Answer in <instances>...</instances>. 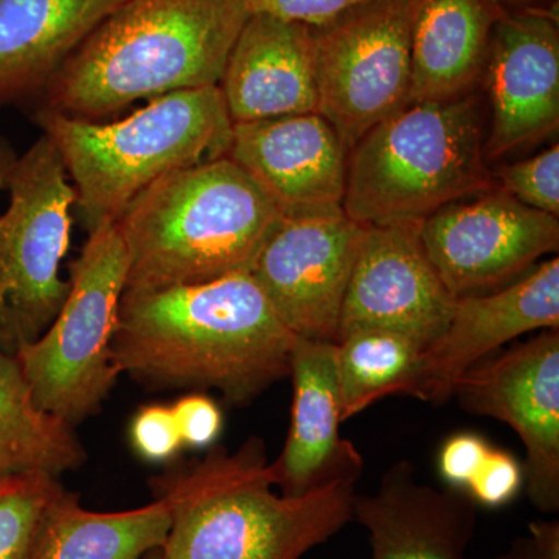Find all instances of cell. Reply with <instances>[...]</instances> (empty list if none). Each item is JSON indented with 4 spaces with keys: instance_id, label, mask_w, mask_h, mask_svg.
<instances>
[{
    "instance_id": "1",
    "label": "cell",
    "mask_w": 559,
    "mask_h": 559,
    "mask_svg": "<svg viewBox=\"0 0 559 559\" xmlns=\"http://www.w3.org/2000/svg\"><path fill=\"white\" fill-rule=\"evenodd\" d=\"M294 336L250 272L198 285L124 290L112 355L153 390L215 389L246 406L289 377Z\"/></svg>"
},
{
    "instance_id": "2",
    "label": "cell",
    "mask_w": 559,
    "mask_h": 559,
    "mask_svg": "<svg viewBox=\"0 0 559 559\" xmlns=\"http://www.w3.org/2000/svg\"><path fill=\"white\" fill-rule=\"evenodd\" d=\"M356 477L304 496L277 495L266 444L210 448L150 480L170 510L162 559H301L353 521Z\"/></svg>"
},
{
    "instance_id": "3",
    "label": "cell",
    "mask_w": 559,
    "mask_h": 559,
    "mask_svg": "<svg viewBox=\"0 0 559 559\" xmlns=\"http://www.w3.org/2000/svg\"><path fill=\"white\" fill-rule=\"evenodd\" d=\"M249 16L242 0H127L55 73L43 109L94 121L142 98L219 86Z\"/></svg>"
},
{
    "instance_id": "4",
    "label": "cell",
    "mask_w": 559,
    "mask_h": 559,
    "mask_svg": "<svg viewBox=\"0 0 559 559\" xmlns=\"http://www.w3.org/2000/svg\"><path fill=\"white\" fill-rule=\"evenodd\" d=\"M283 213L230 157L165 176L117 218L127 289L198 285L252 271Z\"/></svg>"
},
{
    "instance_id": "5",
    "label": "cell",
    "mask_w": 559,
    "mask_h": 559,
    "mask_svg": "<svg viewBox=\"0 0 559 559\" xmlns=\"http://www.w3.org/2000/svg\"><path fill=\"white\" fill-rule=\"evenodd\" d=\"M36 121L60 154L90 230L117 221L165 176L227 156L234 130L219 86L162 95L110 124L46 109Z\"/></svg>"
},
{
    "instance_id": "6",
    "label": "cell",
    "mask_w": 559,
    "mask_h": 559,
    "mask_svg": "<svg viewBox=\"0 0 559 559\" xmlns=\"http://www.w3.org/2000/svg\"><path fill=\"white\" fill-rule=\"evenodd\" d=\"M495 187L476 97L411 103L349 151L344 212L360 226L421 223Z\"/></svg>"
},
{
    "instance_id": "7",
    "label": "cell",
    "mask_w": 559,
    "mask_h": 559,
    "mask_svg": "<svg viewBox=\"0 0 559 559\" xmlns=\"http://www.w3.org/2000/svg\"><path fill=\"white\" fill-rule=\"evenodd\" d=\"M127 274L116 221H103L70 264L69 293L57 318L14 355L40 409L72 428L97 414L119 381L112 341Z\"/></svg>"
},
{
    "instance_id": "8",
    "label": "cell",
    "mask_w": 559,
    "mask_h": 559,
    "mask_svg": "<svg viewBox=\"0 0 559 559\" xmlns=\"http://www.w3.org/2000/svg\"><path fill=\"white\" fill-rule=\"evenodd\" d=\"M0 215V345L10 355L38 340L69 293L61 261L70 242L75 189L60 154L43 138L17 157Z\"/></svg>"
},
{
    "instance_id": "9",
    "label": "cell",
    "mask_w": 559,
    "mask_h": 559,
    "mask_svg": "<svg viewBox=\"0 0 559 559\" xmlns=\"http://www.w3.org/2000/svg\"><path fill=\"white\" fill-rule=\"evenodd\" d=\"M414 0H377L316 32L318 112L352 151L411 103Z\"/></svg>"
},
{
    "instance_id": "10",
    "label": "cell",
    "mask_w": 559,
    "mask_h": 559,
    "mask_svg": "<svg viewBox=\"0 0 559 559\" xmlns=\"http://www.w3.org/2000/svg\"><path fill=\"white\" fill-rule=\"evenodd\" d=\"M419 237L441 282L459 299L499 289L557 252L559 219L496 186L437 210L419 223Z\"/></svg>"
},
{
    "instance_id": "11",
    "label": "cell",
    "mask_w": 559,
    "mask_h": 559,
    "mask_svg": "<svg viewBox=\"0 0 559 559\" xmlns=\"http://www.w3.org/2000/svg\"><path fill=\"white\" fill-rule=\"evenodd\" d=\"M477 417L499 419L520 436L524 484L540 513L559 510V329L480 360L463 374L454 396Z\"/></svg>"
},
{
    "instance_id": "12",
    "label": "cell",
    "mask_w": 559,
    "mask_h": 559,
    "mask_svg": "<svg viewBox=\"0 0 559 559\" xmlns=\"http://www.w3.org/2000/svg\"><path fill=\"white\" fill-rule=\"evenodd\" d=\"M364 229L340 210L283 216L272 231L250 274L294 336L337 341Z\"/></svg>"
},
{
    "instance_id": "13",
    "label": "cell",
    "mask_w": 559,
    "mask_h": 559,
    "mask_svg": "<svg viewBox=\"0 0 559 559\" xmlns=\"http://www.w3.org/2000/svg\"><path fill=\"white\" fill-rule=\"evenodd\" d=\"M454 304L423 248L419 223L366 226L337 340L353 330L381 329L407 334L426 347L447 329Z\"/></svg>"
},
{
    "instance_id": "14",
    "label": "cell",
    "mask_w": 559,
    "mask_h": 559,
    "mask_svg": "<svg viewBox=\"0 0 559 559\" xmlns=\"http://www.w3.org/2000/svg\"><path fill=\"white\" fill-rule=\"evenodd\" d=\"M559 329L558 257L506 288L455 299L450 322L426 345L403 395L430 404L454 396L466 371L533 331Z\"/></svg>"
},
{
    "instance_id": "15",
    "label": "cell",
    "mask_w": 559,
    "mask_h": 559,
    "mask_svg": "<svg viewBox=\"0 0 559 559\" xmlns=\"http://www.w3.org/2000/svg\"><path fill=\"white\" fill-rule=\"evenodd\" d=\"M491 103L489 159L546 139L559 127L558 17L538 9L502 11L484 73Z\"/></svg>"
},
{
    "instance_id": "16",
    "label": "cell",
    "mask_w": 559,
    "mask_h": 559,
    "mask_svg": "<svg viewBox=\"0 0 559 559\" xmlns=\"http://www.w3.org/2000/svg\"><path fill=\"white\" fill-rule=\"evenodd\" d=\"M227 157L259 183L283 216L344 210L348 150L319 112L234 124Z\"/></svg>"
},
{
    "instance_id": "17",
    "label": "cell",
    "mask_w": 559,
    "mask_h": 559,
    "mask_svg": "<svg viewBox=\"0 0 559 559\" xmlns=\"http://www.w3.org/2000/svg\"><path fill=\"white\" fill-rule=\"evenodd\" d=\"M293 407L288 439L272 462L285 496H304L331 481L362 474L364 459L342 439L336 342L296 337L290 352Z\"/></svg>"
},
{
    "instance_id": "18",
    "label": "cell",
    "mask_w": 559,
    "mask_h": 559,
    "mask_svg": "<svg viewBox=\"0 0 559 559\" xmlns=\"http://www.w3.org/2000/svg\"><path fill=\"white\" fill-rule=\"evenodd\" d=\"M352 511L369 532L371 559H465L477 527L476 503L418 480L409 460L389 466L373 492H356Z\"/></svg>"
},
{
    "instance_id": "19",
    "label": "cell",
    "mask_w": 559,
    "mask_h": 559,
    "mask_svg": "<svg viewBox=\"0 0 559 559\" xmlns=\"http://www.w3.org/2000/svg\"><path fill=\"white\" fill-rule=\"evenodd\" d=\"M219 90L234 124L318 112L314 27L250 14Z\"/></svg>"
},
{
    "instance_id": "20",
    "label": "cell",
    "mask_w": 559,
    "mask_h": 559,
    "mask_svg": "<svg viewBox=\"0 0 559 559\" xmlns=\"http://www.w3.org/2000/svg\"><path fill=\"white\" fill-rule=\"evenodd\" d=\"M127 0H0V108L40 94Z\"/></svg>"
},
{
    "instance_id": "21",
    "label": "cell",
    "mask_w": 559,
    "mask_h": 559,
    "mask_svg": "<svg viewBox=\"0 0 559 559\" xmlns=\"http://www.w3.org/2000/svg\"><path fill=\"white\" fill-rule=\"evenodd\" d=\"M502 11L491 0H414L411 103L468 94L484 73L489 38Z\"/></svg>"
},
{
    "instance_id": "22",
    "label": "cell",
    "mask_w": 559,
    "mask_h": 559,
    "mask_svg": "<svg viewBox=\"0 0 559 559\" xmlns=\"http://www.w3.org/2000/svg\"><path fill=\"white\" fill-rule=\"evenodd\" d=\"M170 527L164 500L98 513L62 487L44 510L31 559H145L164 547Z\"/></svg>"
},
{
    "instance_id": "23",
    "label": "cell",
    "mask_w": 559,
    "mask_h": 559,
    "mask_svg": "<svg viewBox=\"0 0 559 559\" xmlns=\"http://www.w3.org/2000/svg\"><path fill=\"white\" fill-rule=\"evenodd\" d=\"M86 459L75 428L40 409L20 360L0 345V480L35 473L60 477Z\"/></svg>"
},
{
    "instance_id": "24",
    "label": "cell",
    "mask_w": 559,
    "mask_h": 559,
    "mask_svg": "<svg viewBox=\"0 0 559 559\" xmlns=\"http://www.w3.org/2000/svg\"><path fill=\"white\" fill-rule=\"evenodd\" d=\"M337 345L342 421L385 396L403 395L425 345L399 331L353 330Z\"/></svg>"
},
{
    "instance_id": "25",
    "label": "cell",
    "mask_w": 559,
    "mask_h": 559,
    "mask_svg": "<svg viewBox=\"0 0 559 559\" xmlns=\"http://www.w3.org/2000/svg\"><path fill=\"white\" fill-rule=\"evenodd\" d=\"M61 488L43 473L0 480V559H31L44 510Z\"/></svg>"
},
{
    "instance_id": "26",
    "label": "cell",
    "mask_w": 559,
    "mask_h": 559,
    "mask_svg": "<svg viewBox=\"0 0 559 559\" xmlns=\"http://www.w3.org/2000/svg\"><path fill=\"white\" fill-rule=\"evenodd\" d=\"M500 190L528 207L559 216V146L500 167L495 176Z\"/></svg>"
},
{
    "instance_id": "27",
    "label": "cell",
    "mask_w": 559,
    "mask_h": 559,
    "mask_svg": "<svg viewBox=\"0 0 559 559\" xmlns=\"http://www.w3.org/2000/svg\"><path fill=\"white\" fill-rule=\"evenodd\" d=\"M132 450L151 463H165L182 450L178 423L171 406L148 404L140 407L130 426Z\"/></svg>"
},
{
    "instance_id": "28",
    "label": "cell",
    "mask_w": 559,
    "mask_h": 559,
    "mask_svg": "<svg viewBox=\"0 0 559 559\" xmlns=\"http://www.w3.org/2000/svg\"><path fill=\"white\" fill-rule=\"evenodd\" d=\"M522 485H524V469L520 462L510 452L491 448L484 465L469 480L463 492L476 506L499 509L516 498Z\"/></svg>"
},
{
    "instance_id": "29",
    "label": "cell",
    "mask_w": 559,
    "mask_h": 559,
    "mask_svg": "<svg viewBox=\"0 0 559 559\" xmlns=\"http://www.w3.org/2000/svg\"><path fill=\"white\" fill-rule=\"evenodd\" d=\"M250 14H270L280 20L322 27L359 7L377 0H242Z\"/></svg>"
},
{
    "instance_id": "30",
    "label": "cell",
    "mask_w": 559,
    "mask_h": 559,
    "mask_svg": "<svg viewBox=\"0 0 559 559\" xmlns=\"http://www.w3.org/2000/svg\"><path fill=\"white\" fill-rule=\"evenodd\" d=\"M171 409L183 448L207 450L218 440L223 429V412L209 396L191 393L173 404Z\"/></svg>"
},
{
    "instance_id": "31",
    "label": "cell",
    "mask_w": 559,
    "mask_h": 559,
    "mask_svg": "<svg viewBox=\"0 0 559 559\" xmlns=\"http://www.w3.org/2000/svg\"><path fill=\"white\" fill-rule=\"evenodd\" d=\"M491 447L476 433H455L444 441L439 455L441 477L463 491L484 465Z\"/></svg>"
},
{
    "instance_id": "32",
    "label": "cell",
    "mask_w": 559,
    "mask_h": 559,
    "mask_svg": "<svg viewBox=\"0 0 559 559\" xmlns=\"http://www.w3.org/2000/svg\"><path fill=\"white\" fill-rule=\"evenodd\" d=\"M498 559H559V555L544 550L532 536H521L514 539L506 554Z\"/></svg>"
},
{
    "instance_id": "33",
    "label": "cell",
    "mask_w": 559,
    "mask_h": 559,
    "mask_svg": "<svg viewBox=\"0 0 559 559\" xmlns=\"http://www.w3.org/2000/svg\"><path fill=\"white\" fill-rule=\"evenodd\" d=\"M16 153H14V150L11 148L9 140L0 135V190L7 186V180H9L11 168H13L14 162H16Z\"/></svg>"
},
{
    "instance_id": "34",
    "label": "cell",
    "mask_w": 559,
    "mask_h": 559,
    "mask_svg": "<svg viewBox=\"0 0 559 559\" xmlns=\"http://www.w3.org/2000/svg\"><path fill=\"white\" fill-rule=\"evenodd\" d=\"M496 7H499L500 10L507 11L509 7L511 9H533V7L538 5V3L544 2V0H491Z\"/></svg>"
},
{
    "instance_id": "35",
    "label": "cell",
    "mask_w": 559,
    "mask_h": 559,
    "mask_svg": "<svg viewBox=\"0 0 559 559\" xmlns=\"http://www.w3.org/2000/svg\"><path fill=\"white\" fill-rule=\"evenodd\" d=\"M145 559H162L160 550L153 551V554H150Z\"/></svg>"
}]
</instances>
